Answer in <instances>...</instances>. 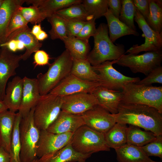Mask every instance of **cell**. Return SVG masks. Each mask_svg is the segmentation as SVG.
<instances>
[{
  "mask_svg": "<svg viewBox=\"0 0 162 162\" xmlns=\"http://www.w3.org/2000/svg\"><path fill=\"white\" fill-rule=\"evenodd\" d=\"M55 14L65 20H79L87 21L93 19L87 14L82 2L58 11Z\"/></svg>",
  "mask_w": 162,
  "mask_h": 162,
  "instance_id": "cell-33",
  "label": "cell"
},
{
  "mask_svg": "<svg viewBox=\"0 0 162 162\" xmlns=\"http://www.w3.org/2000/svg\"><path fill=\"white\" fill-rule=\"evenodd\" d=\"M22 54L17 55L5 46L0 49V100H3L9 78L16 74V70L22 59Z\"/></svg>",
  "mask_w": 162,
  "mask_h": 162,
  "instance_id": "cell-13",
  "label": "cell"
},
{
  "mask_svg": "<svg viewBox=\"0 0 162 162\" xmlns=\"http://www.w3.org/2000/svg\"><path fill=\"white\" fill-rule=\"evenodd\" d=\"M8 110L7 106L3 100H0V114Z\"/></svg>",
  "mask_w": 162,
  "mask_h": 162,
  "instance_id": "cell-50",
  "label": "cell"
},
{
  "mask_svg": "<svg viewBox=\"0 0 162 162\" xmlns=\"http://www.w3.org/2000/svg\"><path fill=\"white\" fill-rule=\"evenodd\" d=\"M22 118L19 112L16 113L10 143V162H21L20 158L21 144L19 126Z\"/></svg>",
  "mask_w": 162,
  "mask_h": 162,
  "instance_id": "cell-32",
  "label": "cell"
},
{
  "mask_svg": "<svg viewBox=\"0 0 162 162\" xmlns=\"http://www.w3.org/2000/svg\"><path fill=\"white\" fill-rule=\"evenodd\" d=\"M93 37L94 47L87 58L92 66H96L107 61L117 60L125 54L123 44H115L111 40L107 24L100 23Z\"/></svg>",
  "mask_w": 162,
  "mask_h": 162,
  "instance_id": "cell-2",
  "label": "cell"
},
{
  "mask_svg": "<svg viewBox=\"0 0 162 162\" xmlns=\"http://www.w3.org/2000/svg\"><path fill=\"white\" fill-rule=\"evenodd\" d=\"M98 105V100L92 94L79 93L62 97L61 110L81 115Z\"/></svg>",
  "mask_w": 162,
  "mask_h": 162,
  "instance_id": "cell-15",
  "label": "cell"
},
{
  "mask_svg": "<svg viewBox=\"0 0 162 162\" xmlns=\"http://www.w3.org/2000/svg\"><path fill=\"white\" fill-rule=\"evenodd\" d=\"M23 89V79L19 76H15L8 83L3 100L9 110L14 112L19 110Z\"/></svg>",
  "mask_w": 162,
  "mask_h": 162,
  "instance_id": "cell-21",
  "label": "cell"
},
{
  "mask_svg": "<svg viewBox=\"0 0 162 162\" xmlns=\"http://www.w3.org/2000/svg\"><path fill=\"white\" fill-rule=\"evenodd\" d=\"M92 93L97 98L99 105L112 114L118 113V106L123 98L122 91L109 89L99 86Z\"/></svg>",
  "mask_w": 162,
  "mask_h": 162,
  "instance_id": "cell-19",
  "label": "cell"
},
{
  "mask_svg": "<svg viewBox=\"0 0 162 162\" xmlns=\"http://www.w3.org/2000/svg\"><path fill=\"white\" fill-rule=\"evenodd\" d=\"M9 153L3 147H0V162H10Z\"/></svg>",
  "mask_w": 162,
  "mask_h": 162,
  "instance_id": "cell-47",
  "label": "cell"
},
{
  "mask_svg": "<svg viewBox=\"0 0 162 162\" xmlns=\"http://www.w3.org/2000/svg\"><path fill=\"white\" fill-rule=\"evenodd\" d=\"M135 21L142 32L145 38L144 44L134 45L126 53L138 54L142 51L151 52L162 50V32L159 33L153 30L147 23L146 20L136 9Z\"/></svg>",
  "mask_w": 162,
  "mask_h": 162,
  "instance_id": "cell-10",
  "label": "cell"
},
{
  "mask_svg": "<svg viewBox=\"0 0 162 162\" xmlns=\"http://www.w3.org/2000/svg\"><path fill=\"white\" fill-rule=\"evenodd\" d=\"M32 162H38V159H36L34 160Z\"/></svg>",
  "mask_w": 162,
  "mask_h": 162,
  "instance_id": "cell-54",
  "label": "cell"
},
{
  "mask_svg": "<svg viewBox=\"0 0 162 162\" xmlns=\"http://www.w3.org/2000/svg\"><path fill=\"white\" fill-rule=\"evenodd\" d=\"M162 51L147 52L141 54H124L116 60V64L128 68L134 73H140L147 76L152 70L161 65Z\"/></svg>",
  "mask_w": 162,
  "mask_h": 162,
  "instance_id": "cell-8",
  "label": "cell"
},
{
  "mask_svg": "<svg viewBox=\"0 0 162 162\" xmlns=\"http://www.w3.org/2000/svg\"><path fill=\"white\" fill-rule=\"evenodd\" d=\"M156 136L151 131H143L138 127L129 125L127 130V144L140 147L154 140Z\"/></svg>",
  "mask_w": 162,
  "mask_h": 162,
  "instance_id": "cell-30",
  "label": "cell"
},
{
  "mask_svg": "<svg viewBox=\"0 0 162 162\" xmlns=\"http://www.w3.org/2000/svg\"><path fill=\"white\" fill-rule=\"evenodd\" d=\"M122 5L121 0H108L109 10L113 15L119 19Z\"/></svg>",
  "mask_w": 162,
  "mask_h": 162,
  "instance_id": "cell-45",
  "label": "cell"
},
{
  "mask_svg": "<svg viewBox=\"0 0 162 162\" xmlns=\"http://www.w3.org/2000/svg\"><path fill=\"white\" fill-rule=\"evenodd\" d=\"M104 16L107 22L109 38L113 43L118 38L124 36L133 35L139 36L140 35L137 31L130 28L119 19L115 16L109 8Z\"/></svg>",
  "mask_w": 162,
  "mask_h": 162,
  "instance_id": "cell-24",
  "label": "cell"
},
{
  "mask_svg": "<svg viewBox=\"0 0 162 162\" xmlns=\"http://www.w3.org/2000/svg\"><path fill=\"white\" fill-rule=\"evenodd\" d=\"M81 0H26L28 4L38 7L46 18L58 11L81 3Z\"/></svg>",
  "mask_w": 162,
  "mask_h": 162,
  "instance_id": "cell-23",
  "label": "cell"
},
{
  "mask_svg": "<svg viewBox=\"0 0 162 162\" xmlns=\"http://www.w3.org/2000/svg\"><path fill=\"white\" fill-rule=\"evenodd\" d=\"M18 10L28 23L30 22L35 25L39 24L46 18L38 7L34 5L28 7L21 6L18 8Z\"/></svg>",
  "mask_w": 162,
  "mask_h": 162,
  "instance_id": "cell-37",
  "label": "cell"
},
{
  "mask_svg": "<svg viewBox=\"0 0 162 162\" xmlns=\"http://www.w3.org/2000/svg\"><path fill=\"white\" fill-rule=\"evenodd\" d=\"M70 142L76 152L84 154L100 151H110L104 134L99 133L86 125L81 126L73 134Z\"/></svg>",
  "mask_w": 162,
  "mask_h": 162,
  "instance_id": "cell-6",
  "label": "cell"
},
{
  "mask_svg": "<svg viewBox=\"0 0 162 162\" xmlns=\"http://www.w3.org/2000/svg\"><path fill=\"white\" fill-rule=\"evenodd\" d=\"M74 133L55 134L46 130H40L37 152L39 158L65 146L70 141Z\"/></svg>",
  "mask_w": 162,
  "mask_h": 162,
  "instance_id": "cell-14",
  "label": "cell"
},
{
  "mask_svg": "<svg viewBox=\"0 0 162 162\" xmlns=\"http://www.w3.org/2000/svg\"><path fill=\"white\" fill-rule=\"evenodd\" d=\"M73 59L66 49L48 64L47 72L38 74L37 77L40 94L49 93L62 80L70 74Z\"/></svg>",
  "mask_w": 162,
  "mask_h": 162,
  "instance_id": "cell-3",
  "label": "cell"
},
{
  "mask_svg": "<svg viewBox=\"0 0 162 162\" xmlns=\"http://www.w3.org/2000/svg\"><path fill=\"white\" fill-rule=\"evenodd\" d=\"M62 97L49 93L40 95L34 107V124L40 130H46L61 111Z\"/></svg>",
  "mask_w": 162,
  "mask_h": 162,
  "instance_id": "cell-7",
  "label": "cell"
},
{
  "mask_svg": "<svg viewBox=\"0 0 162 162\" xmlns=\"http://www.w3.org/2000/svg\"><path fill=\"white\" fill-rule=\"evenodd\" d=\"M64 20L68 37H76L86 22L79 20Z\"/></svg>",
  "mask_w": 162,
  "mask_h": 162,
  "instance_id": "cell-42",
  "label": "cell"
},
{
  "mask_svg": "<svg viewBox=\"0 0 162 162\" xmlns=\"http://www.w3.org/2000/svg\"><path fill=\"white\" fill-rule=\"evenodd\" d=\"M17 50H23L24 48L25 47L24 45L23 44L22 42L18 40H17Z\"/></svg>",
  "mask_w": 162,
  "mask_h": 162,
  "instance_id": "cell-51",
  "label": "cell"
},
{
  "mask_svg": "<svg viewBox=\"0 0 162 162\" xmlns=\"http://www.w3.org/2000/svg\"><path fill=\"white\" fill-rule=\"evenodd\" d=\"M82 3L88 15L95 20L104 16L108 9V0H83Z\"/></svg>",
  "mask_w": 162,
  "mask_h": 162,
  "instance_id": "cell-34",
  "label": "cell"
},
{
  "mask_svg": "<svg viewBox=\"0 0 162 162\" xmlns=\"http://www.w3.org/2000/svg\"><path fill=\"white\" fill-rule=\"evenodd\" d=\"M115 150L118 162H148L150 158L140 147L127 144Z\"/></svg>",
  "mask_w": 162,
  "mask_h": 162,
  "instance_id": "cell-26",
  "label": "cell"
},
{
  "mask_svg": "<svg viewBox=\"0 0 162 162\" xmlns=\"http://www.w3.org/2000/svg\"><path fill=\"white\" fill-rule=\"evenodd\" d=\"M70 74L83 80L100 83L98 74L87 58L73 59Z\"/></svg>",
  "mask_w": 162,
  "mask_h": 162,
  "instance_id": "cell-27",
  "label": "cell"
},
{
  "mask_svg": "<svg viewBox=\"0 0 162 162\" xmlns=\"http://www.w3.org/2000/svg\"><path fill=\"white\" fill-rule=\"evenodd\" d=\"M34 107L26 116L22 118L19 126L21 162H32L37 158V152L40 130L33 119Z\"/></svg>",
  "mask_w": 162,
  "mask_h": 162,
  "instance_id": "cell-5",
  "label": "cell"
},
{
  "mask_svg": "<svg viewBox=\"0 0 162 162\" xmlns=\"http://www.w3.org/2000/svg\"><path fill=\"white\" fill-rule=\"evenodd\" d=\"M17 40H12L2 44L1 46V47L2 46H5L11 51L15 52L17 50Z\"/></svg>",
  "mask_w": 162,
  "mask_h": 162,
  "instance_id": "cell-46",
  "label": "cell"
},
{
  "mask_svg": "<svg viewBox=\"0 0 162 162\" xmlns=\"http://www.w3.org/2000/svg\"><path fill=\"white\" fill-rule=\"evenodd\" d=\"M140 148L148 157H158L162 159V135L157 136L154 140Z\"/></svg>",
  "mask_w": 162,
  "mask_h": 162,
  "instance_id": "cell-38",
  "label": "cell"
},
{
  "mask_svg": "<svg viewBox=\"0 0 162 162\" xmlns=\"http://www.w3.org/2000/svg\"><path fill=\"white\" fill-rule=\"evenodd\" d=\"M122 102L152 107L162 114V86L130 83L122 90Z\"/></svg>",
  "mask_w": 162,
  "mask_h": 162,
  "instance_id": "cell-4",
  "label": "cell"
},
{
  "mask_svg": "<svg viewBox=\"0 0 162 162\" xmlns=\"http://www.w3.org/2000/svg\"><path fill=\"white\" fill-rule=\"evenodd\" d=\"M136 10L132 0H122L119 19L130 28L135 31H136L134 23Z\"/></svg>",
  "mask_w": 162,
  "mask_h": 162,
  "instance_id": "cell-36",
  "label": "cell"
},
{
  "mask_svg": "<svg viewBox=\"0 0 162 162\" xmlns=\"http://www.w3.org/2000/svg\"><path fill=\"white\" fill-rule=\"evenodd\" d=\"M49 56L45 51L39 50L35 52L33 64L34 68L37 66H43L49 64Z\"/></svg>",
  "mask_w": 162,
  "mask_h": 162,
  "instance_id": "cell-43",
  "label": "cell"
},
{
  "mask_svg": "<svg viewBox=\"0 0 162 162\" xmlns=\"http://www.w3.org/2000/svg\"><path fill=\"white\" fill-rule=\"evenodd\" d=\"M116 62V60L107 61L92 66L93 69L99 75L100 86L110 90L120 91L128 84L136 83L140 80L139 77L128 76L116 70L113 66Z\"/></svg>",
  "mask_w": 162,
  "mask_h": 162,
  "instance_id": "cell-9",
  "label": "cell"
},
{
  "mask_svg": "<svg viewBox=\"0 0 162 162\" xmlns=\"http://www.w3.org/2000/svg\"><path fill=\"white\" fill-rule=\"evenodd\" d=\"M47 19L51 26L49 32L51 39H60L62 40L67 36L66 22L63 19L55 14Z\"/></svg>",
  "mask_w": 162,
  "mask_h": 162,
  "instance_id": "cell-35",
  "label": "cell"
},
{
  "mask_svg": "<svg viewBox=\"0 0 162 162\" xmlns=\"http://www.w3.org/2000/svg\"><path fill=\"white\" fill-rule=\"evenodd\" d=\"M62 41L73 59L87 58L90 50L88 41L68 36Z\"/></svg>",
  "mask_w": 162,
  "mask_h": 162,
  "instance_id": "cell-28",
  "label": "cell"
},
{
  "mask_svg": "<svg viewBox=\"0 0 162 162\" xmlns=\"http://www.w3.org/2000/svg\"><path fill=\"white\" fill-rule=\"evenodd\" d=\"M4 1V0H0V8Z\"/></svg>",
  "mask_w": 162,
  "mask_h": 162,
  "instance_id": "cell-52",
  "label": "cell"
},
{
  "mask_svg": "<svg viewBox=\"0 0 162 162\" xmlns=\"http://www.w3.org/2000/svg\"><path fill=\"white\" fill-rule=\"evenodd\" d=\"M42 30L40 24L35 25L31 30V33L35 37Z\"/></svg>",
  "mask_w": 162,
  "mask_h": 162,
  "instance_id": "cell-49",
  "label": "cell"
},
{
  "mask_svg": "<svg viewBox=\"0 0 162 162\" xmlns=\"http://www.w3.org/2000/svg\"><path fill=\"white\" fill-rule=\"evenodd\" d=\"M155 83L162 84V67L161 65L154 69L145 78L136 83L151 86Z\"/></svg>",
  "mask_w": 162,
  "mask_h": 162,
  "instance_id": "cell-40",
  "label": "cell"
},
{
  "mask_svg": "<svg viewBox=\"0 0 162 162\" xmlns=\"http://www.w3.org/2000/svg\"><path fill=\"white\" fill-rule=\"evenodd\" d=\"M81 115L86 125L104 134L108 132L116 123L114 115L99 105Z\"/></svg>",
  "mask_w": 162,
  "mask_h": 162,
  "instance_id": "cell-11",
  "label": "cell"
},
{
  "mask_svg": "<svg viewBox=\"0 0 162 162\" xmlns=\"http://www.w3.org/2000/svg\"><path fill=\"white\" fill-rule=\"evenodd\" d=\"M149 10L146 20L149 26L154 31L162 32V1L149 0Z\"/></svg>",
  "mask_w": 162,
  "mask_h": 162,
  "instance_id": "cell-31",
  "label": "cell"
},
{
  "mask_svg": "<svg viewBox=\"0 0 162 162\" xmlns=\"http://www.w3.org/2000/svg\"><path fill=\"white\" fill-rule=\"evenodd\" d=\"M95 20L93 19L86 22L76 37L88 41L90 37L93 36L96 32Z\"/></svg>",
  "mask_w": 162,
  "mask_h": 162,
  "instance_id": "cell-41",
  "label": "cell"
},
{
  "mask_svg": "<svg viewBox=\"0 0 162 162\" xmlns=\"http://www.w3.org/2000/svg\"><path fill=\"white\" fill-rule=\"evenodd\" d=\"M48 35L46 32L42 30L35 37L38 41H42L48 38Z\"/></svg>",
  "mask_w": 162,
  "mask_h": 162,
  "instance_id": "cell-48",
  "label": "cell"
},
{
  "mask_svg": "<svg viewBox=\"0 0 162 162\" xmlns=\"http://www.w3.org/2000/svg\"><path fill=\"white\" fill-rule=\"evenodd\" d=\"M12 40H18L24 45L26 50L22 56V59L24 61L28 59L32 53L39 50L42 46L32 34L31 29L28 26L13 32L7 38L4 43Z\"/></svg>",
  "mask_w": 162,
  "mask_h": 162,
  "instance_id": "cell-18",
  "label": "cell"
},
{
  "mask_svg": "<svg viewBox=\"0 0 162 162\" xmlns=\"http://www.w3.org/2000/svg\"><path fill=\"white\" fill-rule=\"evenodd\" d=\"M16 113L7 110L0 114V147L9 153Z\"/></svg>",
  "mask_w": 162,
  "mask_h": 162,
  "instance_id": "cell-25",
  "label": "cell"
},
{
  "mask_svg": "<svg viewBox=\"0 0 162 162\" xmlns=\"http://www.w3.org/2000/svg\"><path fill=\"white\" fill-rule=\"evenodd\" d=\"M26 0H4L0 8V49L6 40L7 30L11 18Z\"/></svg>",
  "mask_w": 162,
  "mask_h": 162,
  "instance_id": "cell-22",
  "label": "cell"
},
{
  "mask_svg": "<svg viewBox=\"0 0 162 162\" xmlns=\"http://www.w3.org/2000/svg\"><path fill=\"white\" fill-rule=\"evenodd\" d=\"M85 125L81 115H76L61 110L56 119L46 130L55 134L74 133Z\"/></svg>",
  "mask_w": 162,
  "mask_h": 162,
  "instance_id": "cell-16",
  "label": "cell"
},
{
  "mask_svg": "<svg viewBox=\"0 0 162 162\" xmlns=\"http://www.w3.org/2000/svg\"><path fill=\"white\" fill-rule=\"evenodd\" d=\"M78 162H86V160H82L80 161H78Z\"/></svg>",
  "mask_w": 162,
  "mask_h": 162,
  "instance_id": "cell-55",
  "label": "cell"
},
{
  "mask_svg": "<svg viewBox=\"0 0 162 162\" xmlns=\"http://www.w3.org/2000/svg\"><path fill=\"white\" fill-rule=\"evenodd\" d=\"M148 162H157V161H154L152 160L150 158L149 159Z\"/></svg>",
  "mask_w": 162,
  "mask_h": 162,
  "instance_id": "cell-53",
  "label": "cell"
},
{
  "mask_svg": "<svg viewBox=\"0 0 162 162\" xmlns=\"http://www.w3.org/2000/svg\"><path fill=\"white\" fill-rule=\"evenodd\" d=\"M127 124L117 123L104 134L106 142L110 148L116 149L127 144Z\"/></svg>",
  "mask_w": 162,
  "mask_h": 162,
  "instance_id": "cell-29",
  "label": "cell"
},
{
  "mask_svg": "<svg viewBox=\"0 0 162 162\" xmlns=\"http://www.w3.org/2000/svg\"><path fill=\"white\" fill-rule=\"evenodd\" d=\"M136 9L146 20L149 14V0H132Z\"/></svg>",
  "mask_w": 162,
  "mask_h": 162,
  "instance_id": "cell-44",
  "label": "cell"
},
{
  "mask_svg": "<svg viewBox=\"0 0 162 162\" xmlns=\"http://www.w3.org/2000/svg\"><path fill=\"white\" fill-rule=\"evenodd\" d=\"M92 154H82L76 152L70 142L64 147L38 159L39 162H75L86 160Z\"/></svg>",
  "mask_w": 162,
  "mask_h": 162,
  "instance_id": "cell-20",
  "label": "cell"
},
{
  "mask_svg": "<svg viewBox=\"0 0 162 162\" xmlns=\"http://www.w3.org/2000/svg\"><path fill=\"white\" fill-rule=\"evenodd\" d=\"M23 89L19 112L22 118L27 116L39 99L40 94L36 78L25 76L23 78Z\"/></svg>",
  "mask_w": 162,
  "mask_h": 162,
  "instance_id": "cell-17",
  "label": "cell"
},
{
  "mask_svg": "<svg viewBox=\"0 0 162 162\" xmlns=\"http://www.w3.org/2000/svg\"><path fill=\"white\" fill-rule=\"evenodd\" d=\"M28 23L20 14L18 9L14 14L10 20L6 32V40L14 32L28 26Z\"/></svg>",
  "mask_w": 162,
  "mask_h": 162,
  "instance_id": "cell-39",
  "label": "cell"
},
{
  "mask_svg": "<svg viewBox=\"0 0 162 162\" xmlns=\"http://www.w3.org/2000/svg\"><path fill=\"white\" fill-rule=\"evenodd\" d=\"M114 116L117 123L142 128L156 136L162 135V114L154 107L121 101Z\"/></svg>",
  "mask_w": 162,
  "mask_h": 162,
  "instance_id": "cell-1",
  "label": "cell"
},
{
  "mask_svg": "<svg viewBox=\"0 0 162 162\" xmlns=\"http://www.w3.org/2000/svg\"><path fill=\"white\" fill-rule=\"evenodd\" d=\"M99 86V82L83 80L70 74L49 93L61 97L82 92L92 93Z\"/></svg>",
  "mask_w": 162,
  "mask_h": 162,
  "instance_id": "cell-12",
  "label": "cell"
}]
</instances>
